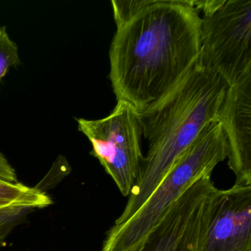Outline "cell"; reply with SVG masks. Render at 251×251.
<instances>
[{
	"label": "cell",
	"mask_w": 251,
	"mask_h": 251,
	"mask_svg": "<svg viewBox=\"0 0 251 251\" xmlns=\"http://www.w3.org/2000/svg\"><path fill=\"white\" fill-rule=\"evenodd\" d=\"M226 0H203V1H194L191 0L192 6L199 12L202 11L204 17L211 15V14L218 11L223 5Z\"/></svg>",
	"instance_id": "7c38bea8"
},
{
	"label": "cell",
	"mask_w": 251,
	"mask_h": 251,
	"mask_svg": "<svg viewBox=\"0 0 251 251\" xmlns=\"http://www.w3.org/2000/svg\"><path fill=\"white\" fill-rule=\"evenodd\" d=\"M0 180L5 181L17 183V173L12 166L9 164L8 160L0 152Z\"/></svg>",
	"instance_id": "4fadbf2b"
},
{
	"label": "cell",
	"mask_w": 251,
	"mask_h": 251,
	"mask_svg": "<svg viewBox=\"0 0 251 251\" xmlns=\"http://www.w3.org/2000/svg\"><path fill=\"white\" fill-rule=\"evenodd\" d=\"M150 0H130V1H111L114 20L117 27L122 25L136 15L144 7L148 5Z\"/></svg>",
	"instance_id": "8fae6325"
},
{
	"label": "cell",
	"mask_w": 251,
	"mask_h": 251,
	"mask_svg": "<svg viewBox=\"0 0 251 251\" xmlns=\"http://www.w3.org/2000/svg\"><path fill=\"white\" fill-rule=\"evenodd\" d=\"M192 243H193V240L189 242V243L181 250V251H192Z\"/></svg>",
	"instance_id": "5bb4252c"
},
{
	"label": "cell",
	"mask_w": 251,
	"mask_h": 251,
	"mask_svg": "<svg viewBox=\"0 0 251 251\" xmlns=\"http://www.w3.org/2000/svg\"><path fill=\"white\" fill-rule=\"evenodd\" d=\"M32 211L30 208H11L0 210V249L11 232Z\"/></svg>",
	"instance_id": "30bf717a"
},
{
	"label": "cell",
	"mask_w": 251,
	"mask_h": 251,
	"mask_svg": "<svg viewBox=\"0 0 251 251\" xmlns=\"http://www.w3.org/2000/svg\"><path fill=\"white\" fill-rule=\"evenodd\" d=\"M21 64L19 48L11 40L6 27L0 26V82L8 74L10 68Z\"/></svg>",
	"instance_id": "9c48e42d"
},
{
	"label": "cell",
	"mask_w": 251,
	"mask_h": 251,
	"mask_svg": "<svg viewBox=\"0 0 251 251\" xmlns=\"http://www.w3.org/2000/svg\"><path fill=\"white\" fill-rule=\"evenodd\" d=\"M236 183L251 185V71L228 86L218 116Z\"/></svg>",
	"instance_id": "52a82bcc"
},
{
	"label": "cell",
	"mask_w": 251,
	"mask_h": 251,
	"mask_svg": "<svg viewBox=\"0 0 251 251\" xmlns=\"http://www.w3.org/2000/svg\"><path fill=\"white\" fill-rule=\"evenodd\" d=\"M192 251H251V185L235 183L210 194Z\"/></svg>",
	"instance_id": "8992f818"
},
{
	"label": "cell",
	"mask_w": 251,
	"mask_h": 251,
	"mask_svg": "<svg viewBox=\"0 0 251 251\" xmlns=\"http://www.w3.org/2000/svg\"><path fill=\"white\" fill-rule=\"evenodd\" d=\"M201 25L191 0H150L117 27L109 52L117 101L142 114L169 95L199 57Z\"/></svg>",
	"instance_id": "6da1fadb"
},
{
	"label": "cell",
	"mask_w": 251,
	"mask_h": 251,
	"mask_svg": "<svg viewBox=\"0 0 251 251\" xmlns=\"http://www.w3.org/2000/svg\"><path fill=\"white\" fill-rule=\"evenodd\" d=\"M227 87L220 75L198 58L169 95L140 114L148 153L127 204L114 225L131 218L183 151L208 124L218 121Z\"/></svg>",
	"instance_id": "7a4b0ae2"
},
{
	"label": "cell",
	"mask_w": 251,
	"mask_h": 251,
	"mask_svg": "<svg viewBox=\"0 0 251 251\" xmlns=\"http://www.w3.org/2000/svg\"><path fill=\"white\" fill-rule=\"evenodd\" d=\"M227 155L224 132L218 121H213L177 158L140 209L123 224L113 225L101 251H143L170 206L195 182L211 177Z\"/></svg>",
	"instance_id": "3957f363"
},
{
	"label": "cell",
	"mask_w": 251,
	"mask_h": 251,
	"mask_svg": "<svg viewBox=\"0 0 251 251\" xmlns=\"http://www.w3.org/2000/svg\"><path fill=\"white\" fill-rule=\"evenodd\" d=\"M52 204L50 198L37 187L0 180V210L11 208H43Z\"/></svg>",
	"instance_id": "ba28073f"
},
{
	"label": "cell",
	"mask_w": 251,
	"mask_h": 251,
	"mask_svg": "<svg viewBox=\"0 0 251 251\" xmlns=\"http://www.w3.org/2000/svg\"><path fill=\"white\" fill-rule=\"evenodd\" d=\"M251 0H226L201 18V63L228 86L251 71Z\"/></svg>",
	"instance_id": "5b68a950"
},
{
	"label": "cell",
	"mask_w": 251,
	"mask_h": 251,
	"mask_svg": "<svg viewBox=\"0 0 251 251\" xmlns=\"http://www.w3.org/2000/svg\"><path fill=\"white\" fill-rule=\"evenodd\" d=\"M78 130L90 141L91 155L98 158L120 193L128 197L142 162L140 113L128 102L117 101L112 112L100 120L77 119Z\"/></svg>",
	"instance_id": "277c9868"
}]
</instances>
